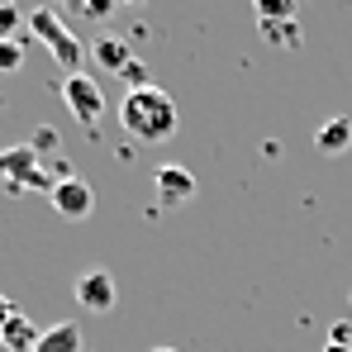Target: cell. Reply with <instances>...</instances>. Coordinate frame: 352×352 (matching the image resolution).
I'll list each match as a JSON object with an SVG mask.
<instances>
[{
  "label": "cell",
  "instance_id": "obj_1",
  "mask_svg": "<svg viewBox=\"0 0 352 352\" xmlns=\"http://www.w3.org/2000/svg\"><path fill=\"white\" fill-rule=\"evenodd\" d=\"M119 124L138 138V143H167L176 133V100L162 91V86H143V91H129L119 100Z\"/></svg>",
  "mask_w": 352,
  "mask_h": 352
},
{
  "label": "cell",
  "instance_id": "obj_2",
  "mask_svg": "<svg viewBox=\"0 0 352 352\" xmlns=\"http://www.w3.org/2000/svg\"><path fill=\"white\" fill-rule=\"evenodd\" d=\"M58 176L43 172V157L29 148V143H14L0 153V186L5 195H24V190H53Z\"/></svg>",
  "mask_w": 352,
  "mask_h": 352
},
{
  "label": "cell",
  "instance_id": "obj_3",
  "mask_svg": "<svg viewBox=\"0 0 352 352\" xmlns=\"http://www.w3.org/2000/svg\"><path fill=\"white\" fill-rule=\"evenodd\" d=\"M29 34L48 43V53L58 58V67L67 72V76H76V72H81L86 48H81V38H76V34L58 19V10H34V14H29Z\"/></svg>",
  "mask_w": 352,
  "mask_h": 352
},
{
  "label": "cell",
  "instance_id": "obj_4",
  "mask_svg": "<svg viewBox=\"0 0 352 352\" xmlns=\"http://www.w3.org/2000/svg\"><path fill=\"white\" fill-rule=\"evenodd\" d=\"M62 100H67V110L76 115V124H86V129H96V124H100V115H105L100 86H96L86 72H76V76H62Z\"/></svg>",
  "mask_w": 352,
  "mask_h": 352
},
{
  "label": "cell",
  "instance_id": "obj_5",
  "mask_svg": "<svg viewBox=\"0 0 352 352\" xmlns=\"http://www.w3.org/2000/svg\"><path fill=\"white\" fill-rule=\"evenodd\" d=\"M72 295H76V305L86 309V314H110L115 309V276L105 272V267H86L81 276H76V286H72Z\"/></svg>",
  "mask_w": 352,
  "mask_h": 352
},
{
  "label": "cell",
  "instance_id": "obj_6",
  "mask_svg": "<svg viewBox=\"0 0 352 352\" xmlns=\"http://www.w3.org/2000/svg\"><path fill=\"white\" fill-rule=\"evenodd\" d=\"M48 200H53V210L67 214V219H86V214L96 210V190H91V181H81V176H58L53 190H48Z\"/></svg>",
  "mask_w": 352,
  "mask_h": 352
},
{
  "label": "cell",
  "instance_id": "obj_7",
  "mask_svg": "<svg viewBox=\"0 0 352 352\" xmlns=\"http://www.w3.org/2000/svg\"><path fill=\"white\" fill-rule=\"evenodd\" d=\"M153 190H157V205L162 210H176V205H186L195 195V176L186 172V167H176V162H167V167L153 172Z\"/></svg>",
  "mask_w": 352,
  "mask_h": 352
},
{
  "label": "cell",
  "instance_id": "obj_8",
  "mask_svg": "<svg viewBox=\"0 0 352 352\" xmlns=\"http://www.w3.org/2000/svg\"><path fill=\"white\" fill-rule=\"evenodd\" d=\"M314 143H319V153H324V157H343V153L352 148V119H343V115L324 119V124H319V133H314Z\"/></svg>",
  "mask_w": 352,
  "mask_h": 352
},
{
  "label": "cell",
  "instance_id": "obj_9",
  "mask_svg": "<svg viewBox=\"0 0 352 352\" xmlns=\"http://www.w3.org/2000/svg\"><path fill=\"white\" fill-rule=\"evenodd\" d=\"M91 58L100 62L105 72H124V67L133 62V53H129V43H124L119 34H100V38L91 43Z\"/></svg>",
  "mask_w": 352,
  "mask_h": 352
},
{
  "label": "cell",
  "instance_id": "obj_10",
  "mask_svg": "<svg viewBox=\"0 0 352 352\" xmlns=\"http://www.w3.org/2000/svg\"><path fill=\"white\" fill-rule=\"evenodd\" d=\"M0 348H5V352H34V348H38V329H34V319H29V314H14V319L5 324V333H0Z\"/></svg>",
  "mask_w": 352,
  "mask_h": 352
},
{
  "label": "cell",
  "instance_id": "obj_11",
  "mask_svg": "<svg viewBox=\"0 0 352 352\" xmlns=\"http://www.w3.org/2000/svg\"><path fill=\"white\" fill-rule=\"evenodd\" d=\"M34 352H81V329H76L72 319H62V324H53V329L38 333V348Z\"/></svg>",
  "mask_w": 352,
  "mask_h": 352
},
{
  "label": "cell",
  "instance_id": "obj_12",
  "mask_svg": "<svg viewBox=\"0 0 352 352\" xmlns=\"http://www.w3.org/2000/svg\"><path fill=\"white\" fill-rule=\"evenodd\" d=\"M262 29V38L272 43V48H300V24L295 19H267V24H257Z\"/></svg>",
  "mask_w": 352,
  "mask_h": 352
},
{
  "label": "cell",
  "instance_id": "obj_13",
  "mask_svg": "<svg viewBox=\"0 0 352 352\" xmlns=\"http://www.w3.org/2000/svg\"><path fill=\"white\" fill-rule=\"evenodd\" d=\"M29 148H34L38 157H53V153L62 148V133L53 129V124H43V129H34V138H29Z\"/></svg>",
  "mask_w": 352,
  "mask_h": 352
},
{
  "label": "cell",
  "instance_id": "obj_14",
  "mask_svg": "<svg viewBox=\"0 0 352 352\" xmlns=\"http://www.w3.org/2000/svg\"><path fill=\"white\" fill-rule=\"evenodd\" d=\"M24 67V38H0V72H19Z\"/></svg>",
  "mask_w": 352,
  "mask_h": 352
},
{
  "label": "cell",
  "instance_id": "obj_15",
  "mask_svg": "<svg viewBox=\"0 0 352 352\" xmlns=\"http://www.w3.org/2000/svg\"><path fill=\"white\" fill-rule=\"evenodd\" d=\"M267 19H295V5L291 0H257V24Z\"/></svg>",
  "mask_w": 352,
  "mask_h": 352
},
{
  "label": "cell",
  "instance_id": "obj_16",
  "mask_svg": "<svg viewBox=\"0 0 352 352\" xmlns=\"http://www.w3.org/2000/svg\"><path fill=\"white\" fill-rule=\"evenodd\" d=\"M19 24H24V14L14 5H0V38H19Z\"/></svg>",
  "mask_w": 352,
  "mask_h": 352
},
{
  "label": "cell",
  "instance_id": "obj_17",
  "mask_svg": "<svg viewBox=\"0 0 352 352\" xmlns=\"http://www.w3.org/2000/svg\"><path fill=\"white\" fill-rule=\"evenodd\" d=\"M119 76L129 81V91H143V86H153V81H148V67H143V62H138V58L129 62V67H124Z\"/></svg>",
  "mask_w": 352,
  "mask_h": 352
},
{
  "label": "cell",
  "instance_id": "obj_18",
  "mask_svg": "<svg viewBox=\"0 0 352 352\" xmlns=\"http://www.w3.org/2000/svg\"><path fill=\"white\" fill-rule=\"evenodd\" d=\"M76 10H81L86 19H105V14H110V5H105V0H81Z\"/></svg>",
  "mask_w": 352,
  "mask_h": 352
},
{
  "label": "cell",
  "instance_id": "obj_19",
  "mask_svg": "<svg viewBox=\"0 0 352 352\" xmlns=\"http://www.w3.org/2000/svg\"><path fill=\"white\" fill-rule=\"evenodd\" d=\"M348 338H352V324H348V319H338V324L329 329V343H348Z\"/></svg>",
  "mask_w": 352,
  "mask_h": 352
},
{
  "label": "cell",
  "instance_id": "obj_20",
  "mask_svg": "<svg viewBox=\"0 0 352 352\" xmlns=\"http://www.w3.org/2000/svg\"><path fill=\"white\" fill-rule=\"evenodd\" d=\"M14 314H19V309H14V300H10V295H0V333H5V324H10Z\"/></svg>",
  "mask_w": 352,
  "mask_h": 352
},
{
  "label": "cell",
  "instance_id": "obj_21",
  "mask_svg": "<svg viewBox=\"0 0 352 352\" xmlns=\"http://www.w3.org/2000/svg\"><path fill=\"white\" fill-rule=\"evenodd\" d=\"M324 352H352V343H329Z\"/></svg>",
  "mask_w": 352,
  "mask_h": 352
},
{
  "label": "cell",
  "instance_id": "obj_22",
  "mask_svg": "<svg viewBox=\"0 0 352 352\" xmlns=\"http://www.w3.org/2000/svg\"><path fill=\"white\" fill-rule=\"evenodd\" d=\"M153 352H176V348H153Z\"/></svg>",
  "mask_w": 352,
  "mask_h": 352
}]
</instances>
